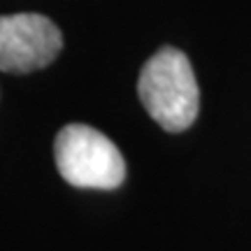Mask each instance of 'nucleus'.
Returning <instances> with one entry per match:
<instances>
[{
	"mask_svg": "<svg viewBox=\"0 0 251 251\" xmlns=\"http://www.w3.org/2000/svg\"><path fill=\"white\" fill-rule=\"evenodd\" d=\"M56 168L77 188H119L126 179V161L117 144L86 124H68L54 142Z\"/></svg>",
	"mask_w": 251,
	"mask_h": 251,
	"instance_id": "nucleus-2",
	"label": "nucleus"
},
{
	"mask_svg": "<svg viewBox=\"0 0 251 251\" xmlns=\"http://www.w3.org/2000/svg\"><path fill=\"white\" fill-rule=\"evenodd\" d=\"M137 93L149 117L168 133L193 126L200 109V91L188 56L175 47H163L144 63Z\"/></svg>",
	"mask_w": 251,
	"mask_h": 251,
	"instance_id": "nucleus-1",
	"label": "nucleus"
},
{
	"mask_svg": "<svg viewBox=\"0 0 251 251\" xmlns=\"http://www.w3.org/2000/svg\"><path fill=\"white\" fill-rule=\"evenodd\" d=\"M63 35L51 19L21 12L0 17V70L12 75L47 68L61 54Z\"/></svg>",
	"mask_w": 251,
	"mask_h": 251,
	"instance_id": "nucleus-3",
	"label": "nucleus"
}]
</instances>
